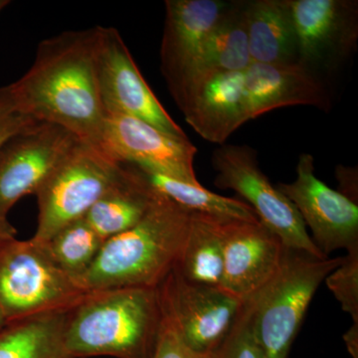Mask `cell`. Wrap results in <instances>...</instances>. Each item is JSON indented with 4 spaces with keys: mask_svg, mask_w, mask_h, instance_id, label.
<instances>
[{
    "mask_svg": "<svg viewBox=\"0 0 358 358\" xmlns=\"http://www.w3.org/2000/svg\"><path fill=\"white\" fill-rule=\"evenodd\" d=\"M96 44L98 26L45 39L30 69L8 89L22 114L99 148L106 112L96 75Z\"/></svg>",
    "mask_w": 358,
    "mask_h": 358,
    "instance_id": "6da1fadb",
    "label": "cell"
},
{
    "mask_svg": "<svg viewBox=\"0 0 358 358\" xmlns=\"http://www.w3.org/2000/svg\"><path fill=\"white\" fill-rule=\"evenodd\" d=\"M162 327L157 288L89 292L68 313L66 352L69 358H155Z\"/></svg>",
    "mask_w": 358,
    "mask_h": 358,
    "instance_id": "7a4b0ae2",
    "label": "cell"
},
{
    "mask_svg": "<svg viewBox=\"0 0 358 358\" xmlns=\"http://www.w3.org/2000/svg\"><path fill=\"white\" fill-rule=\"evenodd\" d=\"M190 215L192 211L159 192L140 223L103 242L78 286L85 293L126 287L157 288L176 266Z\"/></svg>",
    "mask_w": 358,
    "mask_h": 358,
    "instance_id": "3957f363",
    "label": "cell"
},
{
    "mask_svg": "<svg viewBox=\"0 0 358 358\" xmlns=\"http://www.w3.org/2000/svg\"><path fill=\"white\" fill-rule=\"evenodd\" d=\"M343 261V257L317 258L286 249L274 279L246 301L264 358H288L315 292Z\"/></svg>",
    "mask_w": 358,
    "mask_h": 358,
    "instance_id": "277c9868",
    "label": "cell"
},
{
    "mask_svg": "<svg viewBox=\"0 0 358 358\" xmlns=\"http://www.w3.org/2000/svg\"><path fill=\"white\" fill-rule=\"evenodd\" d=\"M124 174V164L100 148L78 141L35 194L39 213L33 241L44 243L68 224L85 217Z\"/></svg>",
    "mask_w": 358,
    "mask_h": 358,
    "instance_id": "5b68a950",
    "label": "cell"
},
{
    "mask_svg": "<svg viewBox=\"0 0 358 358\" xmlns=\"http://www.w3.org/2000/svg\"><path fill=\"white\" fill-rule=\"evenodd\" d=\"M86 294L32 239L0 244V315L13 322L67 310Z\"/></svg>",
    "mask_w": 358,
    "mask_h": 358,
    "instance_id": "8992f818",
    "label": "cell"
},
{
    "mask_svg": "<svg viewBox=\"0 0 358 358\" xmlns=\"http://www.w3.org/2000/svg\"><path fill=\"white\" fill-rule=\"evenodd\" d=\"M211 162L216 171L215 185L243 197L259 220L278 235L286 248L327 258L313 243L294 205L263 173L253 148L222 145L214 150Z\"/></svg>",
    "mask_w": 358,
    "mask_h": 358,
    "instance_id": "52a82bcc",
    "label": "cell"
},
{
    "mask_svg": "<svg viewBox=\"0 0 358 358\" xmlns=\"http://www.w3.org/2000/svg\"><path fill=\"white\" fill-rule=\"evenodd\" d=\"M157 291L164 320L188 348L203 357L220 348L243 307L224 289L187 281L174 270Z\"/></svg>",
    "mask_w": 358,
    "mask_h": 358,
    "instance_id": "ba28073f",
    "label": "cell"
},
{
    "mask_svg": "<svg viewBox=\"0 0 358 358\" xmlns=\"http://www.w3.org/2000/svg\"><path fill=\"white\" fill-rule=\"evenodd\" d=\"M96 75L106 115H129L171 136L188 138L150 88L115 28L98 26Z\"/></svg>",
    "mask_w": 358,
    "mask_h": 358,
    "instance_id": "9c48e42d",
    "label": "cell"
},
{
    "mask_svg": "<svg viewBox=\"0 0 358 358\" xmlns=\"http://www.w3.org/2000/svg\"><path fill=\"white\" fill-rule=\"evenodd\" d=\"M289 2L296 30L298 63L320 78L338 69L357 47V1L289 0Z\"/></svg>",
    "mask_w": 358,
    "mask_h": 358,
    "instance_id": "30bf717a",
    "label": "cell"
},
{
    "mask_svg": "<svg viewBox=\"0 0 358 358\" xmlns=\"http://www.w3.org/2000/svg\"><path fill=\"white\" fill-rule=\"evenodd\" d=\"M99 148L120 164H133L199 185L194 169L197 148L148 122L124 115H106Z\"/></svg>",
    "mask_w": 358,
    "mask_h": 358,
    "instance_id": "8fae6325",
    "label": "cell"
},
{
    "mask_svg": "<svg viewBox=\"0 0 358 358\" xmlns=\"http://www.w3.org/2000/svg\"><path fill=\"white\" fill-rule=\"evenodd\" d=\"M277 187L294 205L324 256L338 249H358L357 204L317 178L313 155H301L296 179Z\"/></svg>",
    "mask_w": 358,
    "mask_h": 358,
    "instance_id": "7c38bea8",
    "label": "cell"
},
{
    "mask_svg": "<svg viewBox=\"0 0 358 358\" xmlns=\"http://www.w3.org/2000/svg\"><path fill=\"white\" fill-rule=\"evenodd\" d=\"M78 141L67 129L40 122L11 138L0 152V215L36 194Z\"/></svg>",
    "mask_w": 358,
    "mask_h": 358,
    "instance_id": "4fadbf2b",
    "label": "cell"
},
{
    "mask_svg": "<svg viewBox=\"0 0 358 358\" xmlns=\"http://www.w3.org/2000/svg\"><path fill=\"white\" fill-rule=\"evenodd\" d=\"M223 247L220 288L246 303L274 279L286 247L260 220L219 218Z\"/></svg>",
    "mask_w": 358,
    "mask_h": 358,
    "instance_id": "5bb4252c",
    "label": "cell"
},
{
    "mask_svg": "<svg viewBox=\"0 0 358 358\" xmlns=\"http://www.w3.org/2000/svg\"><path fill=\"white\" fill-rule=\"evenodd\" d=\"M185 121L205 141L225 145L250 121L244 71H215L193 80L176 102Z\"/></svg>",
    "mask_w": 358,
    "mask_h": 358,
    "instance_id": "9a60e30c",
    "label": "cell"
},
{
    "mask_svg": "<svg viewBox=\"0 0 358 358\" xmlns=\"http://www.w3.org/2000/svg\"><path fill=\"white\" fill-rule=\"evenodd\" d=\"M230 1L166 0L160 47L162 72L173 98L209 33L227 10Z\"/></svg>",
    "mask_w": 358,
    "mask_h": 358,
    "instance_id": "2e32d148",
    "label": "cell"
},
{
    "mask_svg": "<svg viewBox=\"0 0 358 358\" xmlns=\"http://www.w3.org/2000/svg\"><path fill=\"white\" fill-rule=\"evenodd\" d=\"M244 77L250 120L292 106H312L326 112L331 108L324 79L300 63H252Z\"/></svg>",
    "mask_w": 358,
    "mask_h": 358,
    "instance_id": "e0dca14e",
    "label": "cell"
},
{
    "mask_svg": "<svg viewBox=\"0 0 358 358\" xmlns=\"http://www.w3.org/2000/svg\"><path fill=\"white\" fill-rule=\"evenodd\" d=\"M252 63L298 62L296 30L289 0H253L246 3Z\"/></svg>",
    "mask_w": 358,
    "mask_h": 358,
    "instance_id": "ac0fdd59",
    "label": "cell"
},
{
    "mask_svg": "<svg viewBox=\"0 0 358 358\" xmlns=\"http://www.w3.org/2000/svg\"><path fill=\"white\" fill-rule=\"evenodd\" d=\"M247 1H230L227 10L204 40L181 85L178 102L193 80L215 71H245L252 64L246 20Z\"/></svg>",
    "mask_w": 358,
    "mask_h": 358,
    "instance_id": "d6986e66",
    "label": "cell"
},
{
    "mask_svg": "<svg viewBox=\"0 0 358 358\" xmlns=\"http://www.w3.org/2000/svg\"><path fill=\"white\" fill-rule=\"evenodd\" d=\"M124 164V178L103 194L85 215L87 222L105 241L140 223L159 195L136 166Z\"/></svg>",
    "mask_w": 358,
    "mask_h": 358,
    "instance_id": "ffe728a7",
    "label": "cell"
},
{
    "mask_svg": "<svg viewBox=\"0 0 358 358\" xmlns=\"http://www.w3.org/2000/svg\"><path fill=\"white\" fill-rule=\"evenodd\" d=\"M69 310L7 322L0 327V358H69L64 341Z\"/></svg>",
    "mask_w": 358,
    "mask_h": 358,
    "instance_id": "44dd1931",
    "label": "cell"
},
{
    "mask_svg": "<svg viewBox=\"0 0 358 358\" xmlns=\"http://www.w3.org/2000/svg\"><path fill=\"white\" fill-rule=\"evenodd\" d=\"M219 218L192 211L187 235L173 268L187 281L220 288L223 247Z\"/></svg>",
    "mask_w": 358,
    "mask_h": 358,
    "instance_id": "7402d4cb",
    "label": "cell"
},
{
    "mask_svg": "<svg viewBox=\"0 0 358 358\" xmlns=\"http://www.w3.org/2000/svg\"><path fill=\"white\" fill-rule=\"evenodd\" d=\"M136 167L157 192L189 211L246 222L259 221L253 208L242 200L221 196L206 189L200 183L192 185L157 171Z\"/></svg>",
    "mask_w": 358,
    "mask_h": 358,
    "instance_id": "603a6c76",
    "label": "cell"
},
{
    "mask_svg": "<svg viewBox=\"0 0 358 358\" xmlns=\"http://www.w3.org/2000/svg\"><path fill=\"white\" fill-rule=\"evenodd\" d=\"M103 242L85 217L59 230L42 245L47 255L63 273L75 282L91 267Z\"/></svg>",
    "mask_w": 358,
    "mask_h": 358,
    "instance_id": "cb8c5ba5",
    "label": "cell"
},
{
    "mask_svg": "<svg viewBox=\"0 0 358 358\" xmlns=\"http://www.w3.org/2000/svg\"><path fill=\"white\" fill-rule=\"evenodd\" d=\"M324 281L341 308L358 324V249L348 252L343 263Z\"/></svg>",
    "mask_w": 358,
    "mask_h": 358,
    "instance_id": "d4e9b609",
    "label": "cell"
},
{
    "mask_svg": "<svg viewBox=\"0 0 358 358\" xmlns=\"http://www.w3.org/2000/svg\"><path fill=\"white\" fill-rule=\"evenodd\" d=\"M209 358H264L252 329L248 303H243L230 334Z\"/></svg>",
    "mask_w": 358,
    "mask_h": 358,
    "instance_id": "484cf974",
    "label": "cell"
},
{
    "mask_svg": "<svg viewBox=\"0 0 358 358\" xmlns=\"http://www.w3.org/2000/svg\"><path fill=\"white\" fill-rule=\"evenodd\" d=\"M36 122L17 109L8 86L0 89V152L11 138Z\"/></svg>",
    "mask_w": 358,
    "mask_h": 358,
    "instance_id": "4316f807",
    "label": "cell"
},
{
    "mask_svg": "<svg viewBox=\"0 0 358 358\" xmlns=\"http://www.w3.org/2000/svg\"><path fill=\"white\" fill-rule=\"evenodd\" d=\"M155 358H209L192 352L164 319L162 336Z\"/></svg>",
    "mask_w": 358,
    "mask_h": 358,
    "instance_id": "83f0119b",
    "label": "cell"
},
{
    "mask_svg": "<svg viewBox=\"0 0 358 358\" xmlns=\"http://www.w3.org/2000/svg\"><path fill=\"white\" fill-rule=\"evenodd\" d=\"M336 173H338V179L341 183L339 185L341 190H338V192L357 204V171L355 173L353 169H346V167L343 169L341 166H339Z\"/></svg>",
    "mask_w": 358,
    "mask_h": 358,
    "instance_id": "f1b7e54d",
    "label": "cell"
},
{
    "mask_svg": "<svg viewBox=\"0 0 358 358\" xmlns=\"http://www.w3.org/2000/svg\"><path fill=\"white\" fill-rule=\"evenodd\" d=\"M343 341L352 358H358V324L353 322L350 329L343 334Z\"/></svg>",
    "mask_w": 358,
    "mask_h": 358,
    "instance_id": "f546056e",
    "label": "cell"
},
{
    "mask_svg": "<svg viewBox=\"0 0 358 358\" xmlns=\"http://www.w3.org/2000/svg\"><path fill=\"white\" fill-rule=\"evenodd\" d=\"M16 233L17 231L13 224L9 222L7 216L0 215V244L16 238Z\"/></svg>",
    "mask_w": 358,
    "mask_h": 358,
    "instance_id": "4dcf8cb0",
    "label": "cell"
},
{
    "mask_svg": "<svg viewBox=\"0 0 358 358\" xmlns=\"http://www.w3.org/2000/svg\"><path fill=\"white\" fill-rule=\"evenodd\" d=\"M8 4L9 1H7V0H0V11H1L4 7L8 6Z\"/></svg>",
    "mask_w": 358,
    "mask_h": 358,
    "instance_id": "1f68e13d",
    "label": "cell"
},
{
    "mask_svg": "<svg viewBox=\"0 0 358 358\" xmlns=\"http://www.w3.org/2000/svg\"><path fill=\"white\" fill-rule=\"evenodd\" d=\"M4 324H6V320H4L3 317L0 315V327L3 326Z\"/></svg>",
    "mask_w": 358,
    "mask_h": 358,
    "instance_id": "d6a6232c",
    "label": "cell"
}]
</instances>
